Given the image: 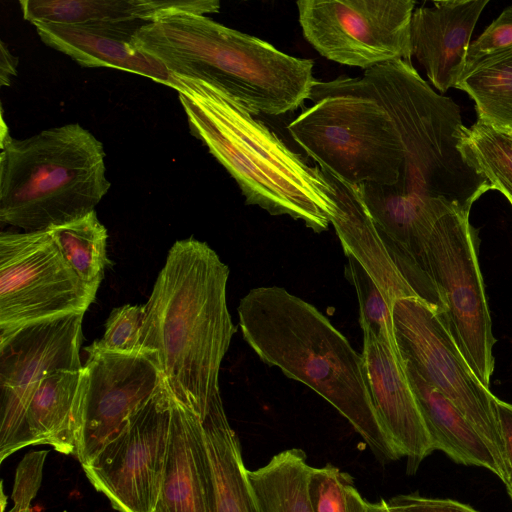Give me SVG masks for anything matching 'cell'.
I'll list each match as a JSON object with an SVG mask.
<instances>
[{"instance_id": "obj_1", "label": "cell", "mask_w": 512, "mask_h": 512, "mask_svg": "<svg viewBox=\"0 0 512 512\" xmlns=\"http://www.w3.org/2000/svg\"><path fill=\"white\" fill-rule=\"evenodd\" d=\"M372 95L394 121L405 158L396 183L357 190L374 223L400 235L455 213L470 212L491 183L464 159L460 107L435 92L411 63L394 61L363 74Z\"/></svg>"}, {"instance_id": "obj_2", "label": "cell", "mask_w": 512, "mask_h": 512, "mask_svg": "<svg viewBox=\"0 0 512 512\" xmlns=\"http://www.w3.org/2000/svg\"><path fill=\"white\" fill-rule=\"evenodd\" d=\"M228 266L205 242L176 241L144 304L140 349L167 389L198 417L221 398L219 373L236 332L227 305Z\"/></svg>"}, {"instance_id": "obj_3", "label": "cell", "mask_w": 512, "mask_h": 512, "mask_svg": "<svg viewBox=\"0 0 512 512\" xmlns=\"http://www.w3.org/2000/svg\"><path fill=\"white\" fill-rule=\"evenodd\" d=\"M244 340L328 401L381 460L401 458L377 416L362 355L315 306L278 286L251 289L238 306Z\"/></svg>"}, {"instance_id": "obj_4", "label": "cell", "mask_w": 512, "mask_h": 512, "mask_svg": "<svg viewBox=\"0 0 512 512\" xmlns=\"http://www.w3.org/2000/svg\"><path fill=\"white\" fill-rule=\"evenodd\" d=\"M134 45L177 79L208 85L255 116L297 110L317 81L313 60L288 55L206 15L176 13L146 23Z\"/></svg>"}, {"instance_id": "obj_5", "label": "cell", "mask_w": 512, "mask_h": 512, "mask_svg": "<svg viewBox=\"0 0 512 512\" xmlns=\"http://www.w3.org/2000/svg\"><path fill=\"white\" fill-rule=\"evenodd\" d=\"M180 82L191 131L234 178L246 203L301 220L314 232L327 230L337 207L333 179L236 101L203 83Z\"/></svg>"}, {"instance_id": "obj_6", "label": "cell", "mask_w": 512, "mask_h": 512, "mask_svg": "<svg viewBox=\"0 0 512 512\" xmlns=\"http://www.w3.org/2000/svg\"><path fill=\"white\" fill-rule=\"evenodd\" d=\"M104 146L78 123L1 136L0 222L44 231L88 213L111 187Z\"/></svg>"}, {"instance_id": "obj_7", "label": "cell", "mask_w": 512, "mask_h": 512, "mask_svg": "<svg viewBox=\"0 0 512 512\" xmlns=\"http://www.w3.org/2000/svg\"><path fill=\"white\" fill-rule=\"evenodd\" d=\"M312 105L288 125L293 140L346 187L390 186L405 158L399 131L361 77L316 81Z\"/></svg>"}, {"instance_id": "obj_8", "label": "cell", "mask_w": 512, "mask_h": 512, "mask_svg": "<svg viewBox=\"0 0 512 512\" xmlns=\"http://www.w3.org/2000/svg\"><path fill=\"white\" fill-rule=\"evenodd\" d=\"M470 212L440 220L427 242L426 273L437 293V313L465 361L489 389L494 370L495 338L477 256V232Z\"/></svg>"}, {"instance_id": "obj_9", "label": "cell", "mask_w": 512, "mask_h": 512, "mask_svg": "<svg viewBox=\"0 0 512 512\" xmlns=\"http://www.w3.org/2000/svg\"><path fill=\"white\" fill-rule=\"evenodd\" d=\"M392 314L402 360L467 418L488 445L507 481L496 397L470 369L436 309L420 298H403L394 302Z\"/></svg>"}, {"instance_id": "obj_10", "label": "cell", "mask_w": 512, "mask_h": 512, "mask_svg": "<svg viewBox=\"0 0 512 512\" xmlns=\"http://www.w3.org/2000/svg\"><path fill=\"white\" fill-rule=\"evenodd\" d=\"M413 0H301L298 20L306 41L324 58L364 71L402 60L412 63Z\"/></svg>"}, {"instance_id": "obj_11", "label": "cell", "mask_w": 512, "mask_h": 512, "mask_svg": "<svg viewBox=\"0 0 512 512\" xmlns=\"http://www.w3.org/2000/svg\"><path fill=\"white\" fill-rule=\"evenodd\" d=\"M95 297L47 230L1 233L0 332L84 314Z\"/></svg>"}, {"instance_id": "obj_12", "label": "cell", "mask_w": 512, "mask_h": 512, "mask_svg": "<svg viewBox=\"0 0 512 512\" xmlns=\"http://www.w3.org/2000/svg\"><path fill=\"white\" fill-rule=\"evenodd\" d=\"M174 397L165 385L82 468L119 512H155L163 484Z\"/></svg>"}, {"instance_id": "obj_13", "label": "cell", "mask_w": 512, "mask_h": 512, "mask_svg": "<svg viewBox=\"0 0 512 512\" xmlns=\"http://www.w3.org/2000/svg\"><path fill=\"white\" fill-rule=\"evenodd\" d=\"M84 314L0 332V462L10 456L28 402L44 378L83 368Z\"/></svg>"}, {"instance_id": "obj_14", "label": "cell", "mask_w": 512, "mask_h": 512, "mask_svg": "<svg viewBox=\"0 0 512 512\" xmlns=\"http://www.w3.org/2000/svg\"><path fill=\"white\" fill-rule=\"evenodd\" d=\"M86 353V388L75 454L82 466L166 385L145 353H111L94 342Z\"/></svg>"}, {"instance_id": "obj_15", "label": "cell", "mask_w": 512, "mask_h": 512, "mask_svg": "<svg viewBox=\"0 0 512 512\" xmlns=\"http://www.w3.org/2000/svg\"><path fill=\"white\" fill-rule=\"evenodd\" d=\"M333 181L337 207L331 224L345 254L362 266L392 306L399 299L414 297L439 311L440 301L424 270L378 229L357 190Z\"/></svg>"}, {"instance_id": "obj_16", "label": "cell", "mask_w": 512, "mask_h": 512, "mask_svg": "<svg viewBox=\"0 0 512 512\" xmlns=\"http://www.w3.org/2000/svg\"><path fill=\"white\" fill-rule=\"evenodd\" d=\"M361 355L381 425L400 457H406L407 473L414 474L434 448L401 355L367 330H363Z\"/></svg>"}, {"instance_id": "obj_17", "label": "cell", "mask_w": 512, "mask_h": 512, "mask_svg": "<svg viewBox=\"0 0 512 512\" xmlns=\"http://www.w3.org/2000/svg\"><path fill=\"white\" fill-rule=\"evenodd\" d=\"M148 22L33 24L40 39L83 67H113L146 76L177 91L181 83L163 64L134 45L137 31Z\"/></svg>"}, {"instance_id": "obj_18", "label": "cell", "mask_w": 512, "mask_h": 512, "mask_svg": "<svg viewBox=\"0 0 512 512\" xmlns=\"http://www.w3.org/2000/svg\"><path fill=\"white\" fill-rule=\"evenodd\" d=\"M488 0L434 1L421 6L411 20L412 56L441 93L455 88L465 66L475 25Z\"/></svg>"}, {"instance_id": "obj_19", "label": "cell", "mask_w": 512, "mask_h": 512, "mask_svg": "<svg viewBox=\"0 0 512 512\" xmlns=\"http://www.w3.org/2000/svg\"><path fill=\"white\" fill-rule=\"evenodd\" d=\"M157 508L162 512H215L213 477L201 421L175 398Z\"/></svg>"}, {"instance_id": "obj_20", "label": "cell", "mask_w": 512, "mask_h": 512, "mask_svg": "<svg viewBox=\"0 0 512 512\" xmlns=\"http://www.w3.org/2000/svg\"><path fill=\"white\" fill-rule=\"evenodd\" d=\"M86 388V371L51 373L33 392L10 455L23 447L48 444L63 454H76Z\"/></svg>"}, {"instance_id": "obj_21", "label": "cell", "mask_w": 512, "mask_h": 512, "mask_svg": "<svg viewBox=\"0 0 512 512\" xmlns=\"http://www.w3.org/2000/svg\"><path fill=\"white\" fill-rule=\"evenodd\" d=\"M23 18L32 24L152 22L166 15H208L220 10L217 0H21Z\"/></svg>"}, {"instance_id": "obj_22", "label": "cell", "mask_w": 512, "mask_h": 512, "mask_svg": "<svg viewBox=\"0 0 512 512\" xmlns=\"http://www.w3.org/2000/svg\"><path fill=\"white\" fill-rule=\"evenodd\" d=\"M403 363L434 450L443 451L457 463L484 467L505 483V474L494 455L467 418L410 363Z\"/></svg>"}, {"instance_id": "obj_23", "label": "cell", "mask_w": 512, "mask_h": 512, "mask_svg": "<svg viewBox=\"0 0 512 512\" xmlns=\"http://www.w3.org/2000/svg\"><path fill=\"white\" fill-rule=\"evenodd\" d=\"M199 419L212 471L215 512H260L222 398L214 400Z\"/></svg>"}, {"instance_id": "obj_24", "label": "cell", "mask_w": 512, "mask_h": 512, "mask_svg": "<svg viewBox=\"0 0 512 512\" xmlns=\"http://www.w3.org/2000/svg\"><path fill=\"white\" fill-rule=\"evenodd\" d=\"M310 469L305 452L298 448L274 455L256 470L247 469L260 512H313L308 494Z\"/></svg>"}, {"instance_id": "obj_25", "label": "cell", "mask_w": 512, "mask_h": 512, "mask_svg": "<svg viewBox=\"0 0 512 512\" xmlns=\"http://www.w3.org/2000/svg\"><path fill=\"white\" fill-rule=\"evenodd\" d=\"M455 88L474 101L477 121L512 133V48L465 67Z\"/></svg>"}, {"instance_id": "obj_26", "label": "cell", "mask_w": 512, "mask_h": 512, "mask_svg": "<svg viewBox=\"0 0 512 512\" xmlns=\"http://www.w3.org/2000/svg\"><path fill=\"white\" fill-rule=\"evenodd\" d=\"M47 231L79 279L96 294L109 262L107 229L96 211Z\"/></svg>"}, {"instance_id": "obj_27", "label": "cell", "mask_w": 512, "mask_h": 512, "mask_svg": "<svg viewBox=\"0 0 512 512\" xmlns=\"http://www.w3.org/2000/svg\"><path fill=\"white\" fill-rule=\"evenodd\" d=\"M459 148L467 163L512 205V134L476 121L465 126Z\"/></svg>"}, {"instance_id": "obj_28", "label": "cell", "mask_w": 512, "mask_h": 512, "mask_svg": "<svg viewBox=\"0 0 512 512\" xmlns=\"http://www.w3.org/2000/svg\"><path fill=\"white\" fill-rule=\"evenodd\" d=\"M308 494L313 512H369L352 476L332 464L311 467Z\"/></svg>"}, {"instance_id": "obj_29", "label": "cell", "mask_w": 512, "mask_h": 512, "mask_svg": "<svg viewBox=\"0 0 512 512\" xmlns=\"http://www.w3.org/2000/svg\"><path fill=\"white\" fill-rule=\"evenodd\" d=\"M346 256V275L356 289L362 330L369 331L399 352L394 332L393 306L362 266L353 257Z\"/></svg>"}, {"instance_id": "obj_30", "label": "cell", "mask_w": 512, "mask_h": 512, "mask_svg": "<svg viewBox=\"0 0 512 512\" xmlns=\"http://www.w3.org/2000/svg\"><path fill=\"white\" fill-rule=\"evenodd\" d=\"M143 316V305L126 304L113 309L106 321L103 337L94 343L111 353H143L140 349Z\"/></svg>"}, {"instance_id": "obj_31", "label": "cell", "mask_w": 512, "mask_h": 512, "mask_svg": "<svg viewBox=\"0 0 512 512\" xmlns=\"http://www.w3.org/2000/svg\"><path fill=\"white\" fill-rule=\"evenodd\" d=\"M47 455V450H37L27 453L20 461L16 469L12 491V510L30 508L41 485L42 471Z\"/></svg>"}, {"instance_id": "obj_32", "label": "cell", "mask_w": 512, "mask_h": 512, "mask_svg": "<svg viewBox=\"0 0 512 512\" xmlns=\"http://www.w3.org/2000/svg\"><path fill=\"white\" fill-rule=\"evenodd\" d=\"M512 48V5L483 31L468 48L466 66L468 67L481 58Z\"/></svg>"}, {"instance_id": "obj_33", "label": "cell", "mask_w": 512, "mask_h": 512, "mask_svg": "<svg viewBox=\"0 0 512 512\" xmlns=\"http://www.w3.org/2000/svg\"><path fill=\"white\" fill-rule=\"evenodd\" d=\"M390 512H477L450 499L426 498L418 494L398 495L387 501Z\"/></svg>"}, {"instance_id": "obj_34", "label": "cell", "mask_w": 512, "mask_h": 512, "mask_svg": "<svg viewBox=\"0 0 512 512\" xmlns=\"http://www.w3.org/2000/svg\"><path fill=\"white\" fill-rule=\"evenodd\" d=\"M495 409L504 443V461L507 474L505 486L512 499V404L496 398Z\"/></svg>"}, {"instance_id": "obj_35", "label": "cell", "mask_w": 512, "mask_h": 512, "mask_svg": "<svg viewBox=\"0 0 512 512\" xmlns=\"http://www.w3.org/2000/svg\"><path fill=\"white\" fill-rule=\"evenodd\" d=\"M18 59L0 42V86H10L12 78L17 75Z\"/></svg>"}, {"instance_id": "obj_36", "label": "cell", "mask_w": 512, "mask_h": 512, "mask_svg": "<svg viewBox=\"0 0 512 512\" xmlns=\"http://www.w3.org/2000/svg\"><path fill=\"white\" fill-rule=\"evenodd\" d=\"M369 512H390L387 501L384 499H380V501L375 503L369 502Z\"/></svg>"}, {"instance_id": "obj_37", "label": "cell", "mask_w": 512, "mask_h": 512, "mask_svg": "<svg viewBox=\"0 0 512 512\" xmlns=\"http://www.w3.org/2000/svg\"><path fill=\"white\" fill-rule=\"evenodd\" d=\"M8 512H33L31 508H26V509H22V510H12L10 509Z\"/></svg>"}, {"instance_id": "obj_38", "label": "cell", "mask_w": 512, "mask_h": 512, "mask_svg": "<svg viewBox=\"0 0 512 512\" xmlns=\"http://www.w3.org/2000/svg\"><path fill=\"white\" fill-rule=\"evenodd\" d=\"M155 512H162L159 508H156Z\"/></svg>"}, {"instance_id": "obj_39", "label": "cell", "mask_w": 512, "mask_h": 512, "mask_svg": "<svg viewBox=\"0 0 512 512\" xmlns=\"http://www.w3.org/2000/svg\"><path fill=\"white\" fill-rule=\"evenodd\" d=\"M512 134V133H511Z\"/></svg>"}]
</instances>
